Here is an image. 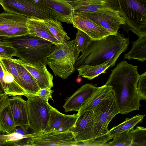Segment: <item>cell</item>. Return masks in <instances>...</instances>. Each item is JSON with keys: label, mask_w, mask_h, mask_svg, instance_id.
<instances>
[{"label": "cell", "mask_w": 146, "mask_h": 146, "mask_svg": "<svg viewBox=\"0 0 146 146\" xmlns=\"http://www.w3.org/2000/svg\"><path fill=\"white\" fill-rule=\"evenodd\" d=\"M78 142L74 139L73 133L65 132H45L27 139L25 146H77Z\"/></svg>", "instance_id": "9"}, {"label": "cell", "mask_w": 146, "mask_h": 146, "mask_svg": "<svg viewBox=\"0 0 146 146\" xmlns=\"http://www.w3.org/2000/svg\"><path fill=\"white\" fill-rule=\"evenodd\" d=\"M4 91L0 81V93H4Z\"/></svg>", "instance_id": "42"}, {"label": "cell", "mask_w": 146, "mask_h": 146, "mask_svg": "<svg viewBox=\"0 0 146 146\" xmlns=\"http://www.w3.org/2000/svg\"><path fill=\"white\" fill-rule=\"evenodd\" d=\"M107 63L94 66L82 65L77 69L78 72V77L81 76L89 80H91L98 76L99 75L105 72L106 70L110 68Z\"/></svg>", "instance_id": "27"}, {"label": "cell", "mask_w": 146, "mask_h": 146, "mask_svg": "<svg viewBox=\"0 0 146 146\" xmlns=\"http://www.w3.org/2000/svg\"><path fill=\"white\" fill-rule=\"evenodd\" d=\"M72 8L74 13H90L111 8L114 0H64Z\"/></svg>", "instance_id": "17"}, {"label": "cell", "mask_w": 146, "mask_h": 146, "mask_svg": "<svg viewBox=\"0 0 146 146\" xmlns=\"http://www.w3.org/2000/svg\"><path fill=\"white\" fill-rule=\"evenodd\" d=\"M8 102V101L7 102L3 103L0 104V111L1 110Z\"/></svg>", "instance_id": "40"}, {"label": "cell", "mask_w": 146, "mask_h": 146, "mask_svg": "<svg viewBox=\"0 0 146 146\" xmlns=\"http://www.w3.org/2000/svg\"><path fill=\"white\" fill-rule=\"evenodd\" d=\"M38 133L23 135L15 132L8 134L2 133L0 135V146H25L26 139Z\"/></svg>", "instance_id": "25"}, {"label": "cell", "mask_w": 146, "mask_h": 146, "mask_svg": "<svg viewBox=\"0 0 146 146\" xmlns=\"http://www.w3.org/2000/svg\"><path fill=\"white\" fill-rule=\"evenodd\" d=\"M28 130H25L20 127H17L15 129L14 132L22 135H26L32 133L29 132Z\"/></svg>", "instance_id": "38"}, {"label": "cell", "mask_w": 146, "mask_h": 146, "mask_svg": "<svg viewBox=\"0 0 146 146\" xmlns=\"http://www.w3.org/2000/svg\"><path fill=\"white\" fill-rule=\"evenodd\" d=\"M2 133L0 131V135Z\"/></svg>", "instance_id": "43"}, {"label": "cell", "mask_w": 146, "mask_h": 146, "mask_svg": "<svg viewBox=\"0 0 146 146\" xmlns=\"http://www.w3.org/2000/svg\"><path fill=\"white\" fill-rule=\"evenodd\" d=\"M26 96L30 129L33 133L44 131L49 118L48 101L35 95L27 94Z\"/></svg>", "instance_id": "8"}, {"label": "cell", "mask_w": 146, "mask_h": 146, "mask_svg": "<svg viewBox=\"0 0 146 146\" xmlns=\"http://www.w3.org/2000/svg\"><path fill=\"white\" fill-rule=\"evenodd\" d=\"M12 58L15 61L21 64L30 72L40 89L53 87V76L47 70L46 66H34L19 59Z\"/></svg>", "instance_id": "18"}, {"label": "cell", "mask_w": 146, "mask_h": 146, "mask_svg": "<svg viewBox=\"0 0 146 146\" xmlns=\"http://www.w3.org/2000/svg\"><path fill=\"white\" fill-rule=\"evenodd\" d=\"M119 11L129 30L146 36V0H117Z\"/></svg>", "instance_id": "5"}, {"label": "cell", "mask_w": 146, "mask_h": 146, "mask_svg": "<svg viewBox=\"0 0 146 146\" xmlns=\"http://www.w3.org/2000/svg\"><path fill=\"white\" fill-rule=\"evenodd\" d=\"M81 13L101 25L112 34H116L121 25H125L119 11L102 10L90 13Z\"/></svg>", "instance_id": "10"}, {"label": "cell", "mask_w": 146, "mask_h": 146, "mask_svg": "<svg viewBox=\"0 0 146 146\" xmlns=\"http://www.w3.org/2000/svg\"><path fill=\"white\" fill-rule=\"evenodd\" d=\"M113 94L111 88L106 84L98 89L82 105L77 113L78 116L84 111L92 110L103 100L110 97Z\"/></svg>", "instance_id": "21"}, {"label": "cell", "mask_w": 146, "mask_h": 146, "mask_svg": "<svg viewBox=\"0 0 146 146\" xmlns=\"http://www.w3.org/2000/svg\"><path fill=\"white\" fill-rule=\"evenodd\" d=\"M0 5L7 13L29 18L59 20L58 16L53 10L28 0H0Z\"/></svg>", "instance_id": "6"}, {"label": "cell", "mask_w": 146, "mask_h": 146, "mask_svg": "<svg viewBox=\"0 0 146 146\" xmlns=\"http://www.w3.org/2000/svg\"><path fill=\"white\" fill-rule=\"evenodd\" d=\"M137 90L140 100H146V72L139 75Z\"/></svg>", "instance_id": "35"}, {"label": "cell", "mask_w": 146, "mask_h": 146, "mask_svg": "<svg viewBox=\"0 0 146 146\" xmlns=\"http://www.w3.org/2000/svg\"><path fill=\"white\" fill-rule=\"evenodd\" d=\"M51 88H45L40 89L35 95L47 101L50 99L53 101L52 94L54 91L52 90Z\"/></svg>", "instance_id": "37"}, {"label": "cell", "mask_w": 146, "mask_h": 146, "mask_svg": "<svg viewBox=\"0 0 146 146\" xmlns=\"http://www.w3.org/2000/svg\"><path fill=\"white\" fill-rule=\"evenodd\" d=\"M92 110L95 119L93 137L94 139L107 134L109 123L119 113L113 93L110 97L102 101Z\"/></svg>", "instance_id": "7"}, {"label": "cell", "mask_w": 146, "mask_h": 146, "mask_svg": "<svg viewBox=\"0 0 146 146\" xmlns=\"http://www.w3.org/2000/svg\"><path fill=\"white\" fill-rule=\"evenodd\" d=\"M4 72L1 82L4 90V93L9 96H26L27 93L17 82L15 78L0 60Z\"/></svg>", "instance_id": "20"}, {"label": "cell", "mask_w": 146, "mask_h": 146, "mask_svg": "<svg viewBox=\"0 0 146 146\" xmlns=\"http://www.w3.org/2000/svg\"><path fill=\"white\" fill-rule=\"evenodd\" d=\"M82 81V79L80 77H78L77 78L76 80V82L78 83H80Z\"/></svg>", "instance_id": "41"}, {"label": "cell", "mask_w": 146, "mask_h": 146, "mask_svg": "<svg viewBox=\"0 0 146 146\" xmlns=\"http://www.w3.org/2000/svg\"><path fill=\"white\" fill-rule=\"evenodd\" d=\"M43 21L52 35L61 44L70 39L60 21L52 19H45Z\"/></svg>", "instance_id": "28"}, {"label": "cell", "mask_w": 146, "mask_h": 146, "mask_svg": "<svg viewBox=\"0 0 146 146\" xmlns=\"http://www.w3.org/2000/svg\"><path fill=\"white\" fill-rule=\"evenodd\" d=\"M9 96L4 93H0V104L9 101Z\"/></svg>", "instance_id": "39"}, {"label": "cell", "mask_w": 146, "mask_h": 146, "mask_svg": "<svg viewBox=\"0 0 146 146\" xmlns=\"http://www.w3.org/2000/svg\"><path fill=\"white\" fill-rule=\"evenodd\" d=\"M75 39L76 41V47L79 52H83L87 47L92 40L91 38L83 31L77 29Z\"/></svg>", "instance_id": "33"}, {"label": "cell", "mask_w": 146, "mask_h": 146, "mask_svg": "<svg viewBox=\"0 0 146 146\" xmlns=\"http://www.w3.org/2000/svg\"><path fill=\"white\" fill-rule=\"evenodd\" d=\"M13 60L15 63L23 81L24 90L27 94L35 95L40 89L37 82L30 72L22 65Z\"/></svg>", "instance_id": "23"}, {"label": "cell", "mask_w": 146, "mask_h": 146, "mask_svg": "<svg viewBox=\"0 0 146 146\" xmlns=\"http://www.w3.org/2000/svg\"><path fill=\"white\" fill-rule=\"evenodd\" d=\"M95 119L92 110L86 111L78 116L75 123L69 130L78 142L93 139Z\"/></svg>", "instance_id": "11"}, {"label": "cell", "mask_w": 146, "mask_h": 146, "mask_svg": "<svg viewBox=\"0 0 146 146\" xmlns=\"http://www.w3.org/2000/svg\"><path fill=\"white\" fill-rule=\"evenodd\" d=\"M112 139L108 134L97 137L94 139L78 142V146H106V143Z\"/></svg>", "instance_id": "34"}, {"label": "cell", "mask_w": 146, "mask_h": 146, "mask_svg": "<svg viewBox=\"0 0 146 146\" xmlns=\"http://www.w3.org/2000/svg\"><path fill=\"white\" fill-rule=\"evenodd\" d=\"M16 51L12 47L0 45V57L11 58L15 56Z\"/></svg>", "instance_id": "36"}, {"label": "cell", "mask_w": 146, "mask_h": 146, "mask_svg": "<svg viewBox=\"0 0 146 146\" xmlns=\"http://www.w3.org/2000/svg\"><path fill=\"white\" fill-rule=\"evenodd\" d=\"M0 45L14 48L15 56L34 66H46L48 56L56 46L30 34L13 36H0Z\"/></svg>", "instance_id": "3"}, {"label": "cell", "mask_w": 146, "mask_h": 146, "mask_svg": "<svg viewBox=\"0 0 146 146\" xmlns=\"http://www.w3.org/2000/svg\"><path fill=\"white\" fill-rule=\"evenodd\" d=\"M72 23L74 27L87 34L92 40H99L112 34L106 28L80 13L74 14Z\"/></svg>", "instance_id": "12"}, {"label": "cell", "mask_w": 146, "mask_h": 146, "mask_svg": "<svg viewBox=\"0 0 146 146\" xmlns=\"http://www.w3.org/2000/svg\"><path fill=\"white\" fill-rule=\"evenodd\" d=\"M27 25L29 34L49 41L56 45L61 44L52 34L42 19L28 18Z\"/></svg>", "instance_id": "19"}, {"label": "cell", "mask_w": 146, "mask_h": 146, "mask_svg": "<svg viewBox=\"0 0 146 146\" xmlns=\"http://www.w3.org/2000/svg\"><path fill=\"white\" fill-rule=\"evenodd\" d=\"M145 115L138 114L131 118H126L125 121L123 122L108 130L107 134L113 139L123 131L133 129L135 125L141 122Z\"/></svg>", "instance_id": "29"}, {"label": "cell", "mask_w": 146, "mask_h": 146, "mask_svg": "<svg viewBox=\"0 0 146 146\" xmlns=\"http://www.w3.org/2000/svg\"><path fill=\"white\" fill-rule=\"evenodd\" d=\"M29 17L9 13H0V35L13 27L27 25Z\"/></svg>", "instance_id": "22"}, {"label": "cell", "mask_w": 146, "mask_h": 146, "mask_svg": "<svg viewBox=\"0 0 146 146\" xmlns=\"http://www.w3.org/2000/svg\"><path fill=\"white\" fill-rule=\"evenodd\" d=\"M129 43L128 38L118 32L98 40H92L76 60L75 68L83 65L94 66L107 63L114 66L120 55Z\"/></svg>", "instance_id": "2"}, {"label": "cell", "mask_w": 146, "mask_h": 146, "mask_svg": "<svg viewBox=\"0 0 146 146\" xmlns=\"http://www.w3.org/2000/svg\"><path fill=\"white\" fill-rule=\"evenodd\" d=\"M54 11L58 16L59 21L72 24L74 15L72 7L64 0H28Z\"/></svg>", "instance_id": "16"}, {"label": "cell", "mask_w": 146, "mask_h": 146, "mask_svg": "<svg viewBox=\"0 0 146 146\" xmlns=\"http://www.w3.org/2000/svg\"><path fill=\"white\" fill-rule=\"evenodd\" d=\"M98 88L91 84H87L82 86L66 100L63 106L65 112L73 111H78L83 104Z\"/></svg>", "instance_id": "14"}, {"label": "cell", "mask_w": 146, "mask_h": 146, "mask_svg": "<svg viewBox=\"0 0 146 146\" xmlns=\"http://www.w3.org/2000/svg\"><path fill=\"white\" fill-rule=\"evenodd\" d=\"M131 138L132 146H146V128L137 126L129 132Z\"/></svg>", "instance_id": "30"}, {"label": "cell", "mask_w": 146, "mask_h": 146, "mask_svg": "<svg viewBox=\"0 0 146 146\" xmlns=\"http://www.w3.org/2000/svg\"><path fill=\"white\" fill-rule=\"evenodd\" d=\"M16 126L8 102L0 111V131L3 133L14 132Z\"/></svg>", "instance_id": "26"}, {"label": "cell", "mask_w": 146, "mask_h": 146, "mask_svg": "<svg viewBox=\"0 0 146 146\" xmlns=\"http://www.w3.org/2000/svg\"><path fill=\"white\" fill-rule=\"evenodd\" d=\"M131 49L123 56L124 59L137 60L144 62L146 60V36L139 37L132 42Z\"/></svg>", "instance_id": "24"}, {"label": "cell", "mask_w": 146, "mask_h": 146, "mask_svg": "<svg viewBox=\"0 0 146 146\" xmlns=\"http://www.w3.org/2000/svg\"><path fill=\"white\" fill-rule=\"evenodd\" d=\"M127 130L118 134L111 141L106 143V146H132V143L129 132Z\"/></svg>", "instance_id": "32"}, {"label": "cell", "mask_w": 146, "mask_h": 146, "mask_svg": "<svg viewBox=\"0 0 146 146\" xmlns=\"http://www.w3.org/2000/svg\"><path fill=\"white\" fill-rule=\"evenodd\" d=\"M9 104L16 126L28 130L30 128L27 101L22 96H13L9 98Z\"/></svg>", "instance_id": "15"}, {"label": "cell", "mask_w": 146, "mask_h": 146, "mask_svg": "<svg viewBox=\"0 0 146 146\" xmlns=\"http://www.w3.org/2000/svg\"><path fill=\"white\" fill-rule=\"evenodd\" d=\"M139 75L137 66L123 60L111 70L105 84L111 88L121 114L139 109L140 100L137 90Z\"/></svg>", "instance_id": "1"}, {"label": "cell", "mask_w": 146, "mask_h": 146, "mask_svg": "<svg viewBox=\"0 0 146 146\" xmlns=\"http://www.w3.org/2000/svg\"><path fill=\"white\" fill-rule=\"evenodd\" d=\"M76 39L56 45L47 58V63L54 75L65 79L75 71V64L80 55Z\"/></svg>", "instance_id": "4"}, {"label": "cell", "mask_w": 146, "mask_h": 146, "mask_svg": "<svg viewBox=\"0 0 146 146\" xmlns=\"http://www.w3.org/2000/svg\"><path fill=\"white\" fill-rule=\"evenodd\" d=\"M49 118L45 132H65L74 125L78 117L77 114L68 115L62 113L48 103Z\"/></svg>", "instance_id": "13"}, {"label": "cell", "mask_w": 146, "mask_h": 146, "mask_svg": "<svg viewBox=\"0 0 146 146\" xmlns=\"http://www.w3.org/2000/svg\"><path fill=\"white\" fill-rule=\"evenodd\" d=\"M0 60L13 76L17 82L24 89L23 81L16 66L15 63L12 59V58H6L0 57Z\"/></svg>", "instance_id": "31"}]
</instances>
